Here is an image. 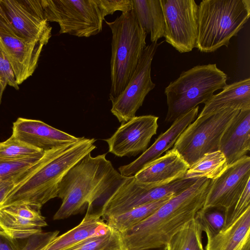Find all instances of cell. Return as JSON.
I'll return each mask as SVG.
<instances>
[{
	"mask_svg": "<svg viewBox=\"0 0 250 250\" xmlns=\"http://www.w3.org/2000/svg\"><path fill=\"white\" fill-rule=\"evenodd\" d=\"M104 18L119 11L122 13L132 10L131 0H95Z\"/></svg>",
	"mask_w": 250,
	"mask_h": 250,
	"instance_id": "cell-34",
	"label": "cell"
},
{
	"mask_svg": "<svg viewBox=\"0 0 250 250\" xmlns=\"http://www.w3.org/2000/svg\"><path fill=\"white\" fill-rule=\"evenodd\" d=\"M202 229L194 218L173 235L166 245L167 250H203Z\"/></svg>",
	"mask_w": 250,
	"mask_h": 250,
	"instance_id": "cell-27",
	"label": "cell"
},
{
	"mask_svg": "<svg viewBox=\"0 0 250 250\" xmlns=\"http://www.w3.org/2000/svg\"><path fill=\"white\" fill-rule=\"evenodd\" d=\"M167 250V247H166V246H163V247L151 249H148V250Z\"/></svg>",
	"mask_w": 250,
	"mask_h": 250,
	"instance_id": "cell-38",
	"label": "cell"
},
{
	"mask_svg": "<svg viewBox=\"0 0 250 250\" xmlns=\"http://www.w3.org/2000/svg\"><path fill=\"white\" fill-rule=\"evenodd\" d=\"M228 166L226 158L221 151L208 153L189 167L184 178H205L214 180L225 170Z\"/></svg>",
	"mask_w": 250,
	"mask_h": 250,
	"instance_id": "cell-26",
	"label": "cell"
},
{
	"mask_svg": "<svg viewBox=\"0 0 250 250\" xmlns=\"http://www.w3.org/2000/svg\"><path fill=\"white\" fill-rule=\"evenodd\" d=\"M47 225L40 211L27 205L0 209V235L14 240L41 234Z\"/></svg>",
	"mask_w": 250,
	"mask_h": 250,
	"instance_id": "cell-17",
	"label": "cell"
},
{
	"mask_svg": "<svg viewBox=\"0 0 250 250\" xmlns=\"http://www.w3.org/2000/svg\"><path fill=\"white\" fill-rule=\"evenodd\" d=\"M110 229L100 211L87 210L78 225L62 235L53 237L38 250H66L87 239L104 234Z\"/></svg>",
	"mask_w": 250,
	"mask_h": 250,
	"instance_id": "cell-21",
	"label": "cell"
},
{
	"mask_svg": "<svg viewBox=\"0 0 250 250\" xmlns=\"http://www.w3.org/2000/svg\"><path fill=\"white\" fill-rule=\"evenodd\" d=\"M151 43L146 46L137 67L124 89L116 97L109 99L112 103L111 112L122 123L135 117L148 93L155 86L151 78L152 61L159 46Z\"/></svg>",
	"mask_w": 250,
	"mask_h": 250,
	"instance_id": "cell-10",
	"label": "cell"
},
{
	"mask_svg": "<svg viewBox=\"0 0 250 250\" xmlns=\"http://www.w3.org/2000/svg\"><path fill=\"white\" fill-rule=\"evenodd\" d=\"M112 166L106 154L92 157L91 153L74 165L59 184L58 197L62 204L53 219L66 218L86 207L90 208L102 180Z\"/></svg>",
	"mask_w": 250,
	"mask_h": 250,
	"instance_id": "cell-5",
	"label": "cell"
},
{
	"mask_svg": "<svg viewBox=\"0 0 250 250\" xmlns=\"http://www.w3.org/2000/svg\"><path fill=\"white\" fill-rule=\"evenodd\" d=\"M48 22H57L60 34L89 37L100 33L104 18L95 0H41Z\"/></svg>",
	"mask_w": 250,
	"mask_h": 250,
	"instance_id": "cell-9",
	"label": "cell"
},
{
	"mask_svg": "<svg viewBox=\"0 0 250 250\" xmlns=\"http://www.w3.org/2000/svg\"><path fill=\"white\" fill-rule=\"evenodd\" d=\"M250 181L238 198L225 211V228L236 220L250 207Z\"/></svg>",
	"mask_w": 250,
	"mask_h": 250,
	"instance_id": "cell-31",
	"label": "cell"
},
{
	"mask_svg": "<svg viewBox=\"0 0 250 250\" xmlns=\"http://www.w3.org/2000/svg\"><path fill=\"white\" fill-rule=\"evenodd\" d=\"M222 91L212 96L205 104L199 116L226 109H250V78L227 84Z\"/></svg>",
	"mask_w": 250,
	"mask_h": 250,
	"instance_id": "cell-22",
	"label": "cell"
},
{
	"mask_svg": "<svg viewBox=\"0 0 250 250\" xmlns=\"http://www.w3.org/2000/svg\"><path fill=\"white\" fill-rule=\"evenodd\" d=\"M189 167L179 153L172 148L143 168L134 177L147 186L160 187L184 178Z\"/></svg>",
	"mask_w": 250,
	"mask_h": 250,
	"instance_id": "cell-19",
	"label": "cell"
},
{
	"mask_svg": "<svg viewBox=\"0 0 250 250\" xmlns=\"http://www.w3.org/2000/svg\"><path fill=\"white\" fill-rule=\"evenodd\" d=\"M165 23V42L180 53L196 47L198 5L194 0H160Z\"/></svg>",
	"mask_w": 250,
	"mask_h": 250,
	"instance_id": "cell-12",
	"label": "cell"
},
{
	"mask_svg": "<svg viewBox=\"0 0 250 250\" xmlns=\"http://www.w3.org/2000/svg\"><path fill=\"white\" fill-rule=\"evenodd\" d=\"M240 250H250V238L247 240Z\"/></svg>",
	"mask_w": 250,
	"mask_h": 250,
	"instance_id": "cell-37",
	"label": "cell"
},
{
	"mask_svg": "<svg viewBox=\"0 0 250 250\" xmlns=\"http://www.w3.org/2000/svg\"><path fill=\"white\" fill-rule=\"evenodd\" d=\"M203 250H204V249Z\"/></svg>",
	"mask_w": 250,
	"mask_h": 250,
	"instance_id": "cell-39",
	"label": "cell"
},
{
	"mask_svg": "<svg viewBox=\"0 0 250 250\" xmlns=\"http://www.w3.org/2000/svg\"><path fill=\"white\" fill-rule=\"evenodd\" d=\"M47 43L20 36L0 5V48L9 62L18 85L32 75L42 48Z\"/></svg>",
	"mask_w": 250,
	"mask_h": 250,
	"instance_id": "cell-11",
	"label": "cell"
},
{
	"mask_svg": "<svg viewBox=\"0 0 250 250\" xmlns=\"http://www.w3.org/2000/svg\"><path fill=\"white\" fill-rule=\"evenodd\" d=\"M250 16V0H203L198 6L196 48L211 53L228 47Z\"/></svg>",
	"mask_w": 250,
	"mask_h": 250,
	"instance_id": "cell-3",
	"label": "cell"
},
{
	"mask_svg": "<svg viewBox=\"0 0 250 250\" xmlns=\"http://www.w3.org/2000/svg\"><path fill=\"white\" fill-rule=\"evenodd\" d=\"M158 119L153 115H143L122 123L111 137L104 140L109 152L120 157L143 153L157 133Z\"/></svg>",
	"mask_w": 250,
	"mask_h": 250,
	"instance_id": "cell-14",
	"label": "cell"
},
{
	"mask_svg": "<svg viewBox=\"0 0 250 250\" xmlns=\"http://www.w3.org/2000/svg\"><path fill=\"white\" fill-rule=\"evenodd\" d=\"M219 150L228 165L239 160L250 150V109L240 110L223 133Z\"/></svg>",
	"mask_w": 250,
	"mask_h": 250,
	"instance_id": "cell-20",
	"label": "cell"
},
{
	"mask_svg": "<svg viewBox=\"0 0 250 250\" xmlns=\"http://www.w3.org/2000/svg\"><path fill=\"white\" fill-rule=\"evenodd\" d=\"M227 75L216 64L198 65L185 71L165 88L167 122H173L200 104H205L227 84Z\"/></svg>",
	"mask_w": 250,
	"mask_h": 250,
	"instance_id": "cell-4",
	"label": "cell"
},
{
	"mask_svg": "<svg viewBox=\"0 0 250 250\" xmlns=\"http://www.w3.org/2000/svg\"><path fill=\"white\" fill-rule=\"evenodd\" d=\"M0 250H19L16 240L0 235Z\"/></svg>",
	"mask_w": 250,
	"mask_h": 250,
	"instance_id": "cell-36",
	"label": "cell"
},
{
	"mask_svg": "<svg viewBox=\"0 0 250 250\" xmlns=\"http://www.w3.org/2000/svg\"><path fill=\"white\" fill-rule=\"evenodd\" d=\"M7 85L17 90L19 89L9 62L0 48V104L3 92Z\"/></svg>",
	"mask_w": 250,
	"mask_h": 250,
	"instance_id": "cell-33",
	"label": "cell"
},
{
	"mask_svg": "<svg viewBox=\"0 0 250 250\" xmlns=\"http://www.w3.org/2000/svg\"><path fill=\"white\" fill-rule=\"evenodd\" d=\"M250 238V207L236 220L214 236L207 238L204 250H240Z\"/></svg>",
	"mask_w": 250,
	"mask_h": 250,
	"instance_id": "cell-23",
	"label": "cell"
},
{
	"mask_svg": "<svg viewBox=\"0 0 250 250\" xmlns=\"http://www.w3.org/2000/svg\"><path fill=\"white\" fill-rule=\"evenodd\" d=\"M211 181L199 178L132 228L119 233L122 250H145L166 246L203 207Z\"/></svg>",
	"mask_w": 250,
	"mask_h": 250,
	"instance_id": "cell-1",
	"label": "cell"
},
{
	"mask_svg": "<svg viewBox=\"0 0 250 250\" xmlns=\"http://www.w3.org/2000/svg\"><path fill=\"white\" fill-rule=\"evenodd\" d=\"M94 138L80 137L77 142L45 151L30 171L17 183L0 203V209L27 205L37 210L58 197V187L68 170L96 148Z\"/></svg>",
	"mask_w": 250,
	"mask_h": 250,
	"instance_id": "cell-2",
	"label": "cell"
},
{
	"mask_svg": "<svg viewBox=\"0 0 250 250\" xmlns=\"http://www.w3.org/2000/svg\"><path fill=\"white\" fill-rule=\"evenodd\" d=\"M171 197H166L136 207L122 214L108 217L104 221L110 229L118 233L124 232L149 216Z\"/></svg>",
	"mask_w": 250,
	"mask_h": 250,
	"instance_id": "cell-25",
	"label": "cell"
},
{
	"mask_svg": "<svg viewBox=\"0 0 250 250\" xmlns=\"http://www.w3.org/2000/svg\"><path fill=\"white\" fill-rule=\"evenodd\" d=\"M66 250H122L120 235L110 229L104 234L87 239Z\"/></svg>",
	"mask_w": 250,
	"mask_h": 250,
	"instance_id": "cell-30",
	"label": "cell"
},
{
	"mask_svg": "<svg viewBox=\"0 0 250 250\" xmlns=\"http://www.w3.org/2000/svg\"><path fill=\"white\" fill-rule=\"evenodd\" d=\"M132 11L142 30L150 34L152 43L164 37L165 23L160 0H131Z\"/></svg>",
	"mask_w": 250,
	"mask_h": 250,
	"instance_id": "cell-24",
	"label": "cell"
},
{
	"mask_svg": "<svg viewBox=\"0 0 250 250\" xmlns=\"http://www.w3.org/2000/svg\"><path fill=\"white\" fill-rule=\"evenodd\" d=\"M0 5L20 36L48 42L52 27L44 17L41 0H0Z\"/></svg>",
	"mask_w": 250,
	"mask_h": 250,
	"instance_id": "cell-13",
	"label": "cell"
},
{
	"mask_svg": "<svg viewBox=\"0 0 250 250\" xmlns=\"http://www.w3.org/2000/svg\"><path fill=\"white\" fill-rule=\"evenodd\" d=\"M41 158L0 160V183L28 168Z\"/></svg>",
	"mask_w": 250,
	"mask_h": 250,
	"instance_id": "cell-32",
	"label": "cell"
},
{
	"mask_svg": "<svg viewBox=\"0 0 250 250\" xmlns=\"http://www.w3.org/2000/svg\"><path fill=\"white\" fill-rule=\"evenodd\" d=\"M105 22L112 33L111 99L124 89L131 78L146 47L147 34L138 24L132 10Z\"/></svg>",
	"mask_w": 250,
	"mask_h": 250,
	"instance_id": "cell-6",
	"label": "cell"
},
{
	"mask_svg": "<svg viewBox=\"0 0 250 250\" xmlns=\"http://www.w3.org/2000/svg\"><path fill=\"white\" fill-rule=\"evenodd\" d=\"M239 111L226 108L198 116L182 133L172 148L190 167L204 154L219 150L223 133Z\"/></svg>",
	"mask_w": 250,
	"mask_h": 250,
	"instance_id": "cell-8",
	"label": "cell"
},
{
	"mask_svg": "<svg viewBox=\"0 0 250 250\" xmlns=\"http://www.w3.org/2000/svg\"><path fill=\"white\" fill-rule=\"evenodd\" d=\"M198 179L182 178L169 184L150 187L134 176L125 177L117 173L110 180L100 200V211L104 221L136 207L172 197L184 191Z\"/></svg>",
	"mask_w": 250,
	"mask_h": 250,
	"instance_id": "cell-7",
	"label": "cell"
},
{
	"mask_svg": "<svg viewBox=\"0 0 250 250\" xmlns=\"http://www.w3.org/2000/svg\"><path fill=\"white\" fill-rule=\"evenodd\" d=\"M226 209L221 207L202 208L195 218L200 224L203 231L209 238L221 231L225 225Z\"/></svg>",
	"mask_w": 250,
	"mask_h": 250,
	"instance_id": "cell-29",
	"label": "cell"
},
{
	"mask_svg": "<svg viewBox=\"0 0 250 250\" xmlns=\"http://www.w3.org/2000/svg\"><path fill=\"white\" fill-rule=\"evenodd\" d=\"M44 151L23 142L12 135L0 143V160H15L30 158H41Z\"/></svg>",
	"mask_w": 250,
	"mask_h": 250,
	"instance_id": "cell-28",
	"label": "cell"
},
{
	"mask_svg": "<svg viewBox=\"0 0 250 250\" xmlns=\"http://www.w3.org/2000/svg\"><path fill=\"white\" fill-rule=\"evenodd\" d=\"M250 181V157L246 155L228 165L216 179L212 180L203 208H229L240 196Z\"/></svg>",
	"mask_w": 250,
	"mask_h": 250,
	"instance_id": "cell-15",
	"label": "cell"
},
{
	"mask_svg": "<svg viewBox=\"0 0 250 250\" xmlns=\"http://www.w3.org/2000/svg\"><path fill=\"white\" fill-rule=\"evenodd\" d=\"M12 135L44 151L78 141L76 137L37 120L19 118L13 123Z\"/></svg>",
	"mask_w": 250,
	"mask_h": 250,
	"instance_id": "cell-16",
	"label": "cell"
},
{
	"mask_svg": "<svg viewBox=\"0 0 250 250\" xmlns=\"http://www.w3.org/2000/svg\"><path fill=\"white\" fill-rule=\"evenodd\" d=\"M33 165L16 175L0 183V203L15 185L26 176Z\"/></svg>",
	"mask_w": 250,
	"mask_h": 250,
	"instance_id": "cell-35",
	"label": "cell"
},
{
	"mask_svg": "<svg viewBox=\"0 0 250 250\" xmlns=\"http://www.w3.org/2000/svg\"><path fill=\"white\" fill-rule=\"evenodd\" d=\"M197 106L177 119L165 132L161 134L153 144L132 162L119 167L120 174L125 177L134 176L151 162L158 159L173 146L184 130L198 115Z\"/></svg>",
	"mask_w": 250,
	"mask_h": 250,
	"instance_id": "cell-18",
	"label": "cell"
}]
</instances>
